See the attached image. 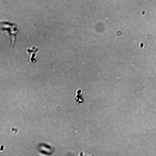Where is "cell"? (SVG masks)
I'll return each instance as SVG.
<instances>
[{
    "mask_svg": "<svg viewBox=\"0 0 156 156\" xmlns=\"http://www.w3.org/2000/svg\"><path fill=\"white\" fill-rule=\"evenodd\" d=\"M82 94V91L81 90L78 89L75 92V97L76 102L77 104H80L82 102L81 97Z\"/></svg>",
    "mask_w": 156,
    "mask_h": 156,
    "instance_id": "1",
    "label": "cell"
}]
</instances>
